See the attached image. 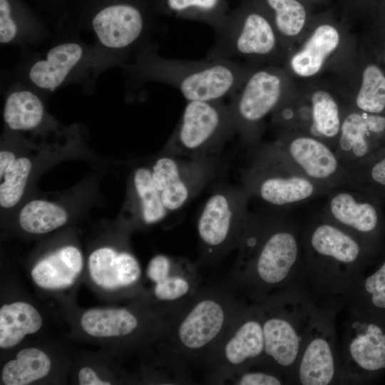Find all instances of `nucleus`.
Instances as JSON below:
<instances>
[{
	"instance_id": "nucleus-1",
	"label": "nucleus",
	"mask_w": 385,
	"mask_h": 385,
	"mask_svg": "<svg viewBox=\"0 0 385 385\" xmlns=\"http://www.w3.org/2000/svg\"><path fill=\"white\" fill-rule=\"evenodd\" d=\"M237 249L231 284L250 302L304 284L300 222L286 211L250 213Z\"/></svg>"
},
{
	"instance_id": "nucleus-2",
	"label": "nucleus",
	"mask_w": 385,
	"mask_h": 385,
	"mask_svg": "<svg viewBox=\"0 0 385 385\" xmlns=\"http://www.w3.org/2000/svg\"><path fill=\"white\" fill-rule=\"evenodd\" d=\"M304 282L315 304L341 311L350 288L380 253L319 211L300 222Z\"/></svg>"
},
{
	"instance_id": "nucleus-3",
	"label": "nucleus",
	"mask_w": 385,
	"mask_h": 385,
	"mask_svg": "<svg viewBox=\"0 0 385 385\" xmlns=\"http://www.w3.org/2000/svg\"><path fill=\"white\" fill-rule=\"evenodd\" d=\"M157 51L153 43L121 66L128 85L161 83L178 90L187 101H222L235 93L252 71L233 59L183 60Z\"/></svg>"
},
{
	"instance_id": "nucleus-4",
	"label": "nucleus",
	"mask_w": 385,
	"mask_h": 385,
	"mask_svg": "<svg viewBox=\"0 0 385 385\" xmlns=\"http://www.w3.org/2000/svg\"><path fill=\"white\" fill-rule=\"evenodd\" d=\"M244 302L231 284L202 287L169 314L163 337L166 346L187 362L203 364Z\"/></svg>"
},
{
	"instance_id": "nucleus-5",
	"label": "nucleus",
	"mask_w": 385,
	"mask_h": 385,
	"mask_svg": "<svg viewBox=\"0 0 385 385\" xmlns=\"http://www.w3.org/2000/svg\"><path fill=\"white\" fill-rule=\"evenodd\" d=\"M255 304L265 342V356L260 365L279 373L291 384L294 367L319 307L302 283L276 291Z\"/></svg>"
},
{
	"instance_id": "nucleus-6",
	"label": "nucleus",
	"mask_w": 385,
	"mask_h": 385,
	"mask_svg": "<svg viewBox=\"0 0 385 385\" xmlns=\"http://www.w3.org/2000/svg\"><path fill=\"white\" fill-rule=\"evenodd\" d=\"M101 74L93 45L77 32L63 31L43 51H22L8 77L47 95L71 84L93 90Z\"/></svg>"
},
{
	"instance_id": "nucleus-7",
	"label": "nucleus",
	"mask_w": 385,
	"mask_h": 385,
	"mask_svg": "<svg viewBox=\"0 0 385 385\" xmlns=\"http://www.w3.org/2000/svg\"><path fill=\"white\" fill-rule=\"evenodd\" d=\"M245 190L278 211L325 195L274 143L261 148L244 176Z\"/></svg>"
},
{
	"instance_id": "nucleus-8",
	"label": "nucleus",
	"mask_w": 385,
	"mask_h": 385,
	"mask_svg": "<svg viewBox=\"0 0 385 385\" xmlns=\"http://www.w3.org/2000/svg\"><path fill=\"white\" fill-rule=\"evenodd\" d=\"M344 309L340 384H364L385 371V319L352 307Z\"/></svg>"
},
{
	"instance_id": "nucleus-9",
	"label": "nucleus",
	"mask_w": 385,
	"mask_h": 385,
	"mask_svg": "<svg viewBox=\"0 0 385 385\" xmlns=\"http://www.w3.org/2000/svg\"><path fill=\"white\" fill-rule=\"evenodd\" d=\"M265 356L262 319L257 304L245 301L205 359L206 381L225 384L232 375L260 365Z\"/></svg>"
},
{
	"instance_id": "nucleus-10",
	"label": "nucleus",
	"mask_w": 385,
	"mask_h": 385,
	"mask_svg": "<svg viewBox=\"0 0 385 385\" xmlns=\"http://www.w3.org/2000/svg\"><path fill=\"white\" fill-rule=\"evenodd\" d=\"M235 130L230 108L222 101H188L168 148L174 155L207 159Z\"/></svg>"
},
{
	"instance_id": "nucleus-11",
	"label": "nucleus",
	"mask_w": 385,
	"mask_h": 385,
	"mask_svg": "<svg viewBox=\"0 0 385 385\" xmlns=\"http://www.w3.org/2000/svg\"><path fill=\"white\" fill-rule=\"evenodd\" d=\"M248 198L245 190H221L208 197L197 225L204 262L215 263L237 248L250 215Z\"/></svg>"
},
{
	"instance_id": "nucleus-12",
	"label": "nucleus",
	"mask_w": 385,
	"mask_h": 385,
	"mask_svg": "<svg viewBox=\"0 0 385 385\" xmlns=\"http://www.w3.org/2000/svg\"><path fill=\"white\" fill-rule=\"evenodd\" d=\"M383 205L373 195L346 183L327 194L321 212L334 223L381 252L385 235Z\"/></svg>"
},
{
	"instance_id": "nucleus-13",
	"label": "nucleus",
	"mask_w": 385,
	"mask_h": 385,
	"mask_svg": "<svg viewBox=\"0 0 385 385\" xmlns=\"http://www.w3.org/2000/svg\"><path fill=\"white\" fill-rule=\"evenodd\" d=\"M340 311L320 307L294 367L291 384H340L339 342L336 317Z\"/></svg>"
},
{
	"instance_id": "nucleus-14",
	"label": "nucleus",
	"mask_w": 385,
	"mask_h": 385,
	"mask_svg": "<svg viewBox=\"0 0 385 385\" xmlns=\"http://www.w3.org/2000/svg\"><path fill=\"white\" fill-rule=\"evenodd\" d=\"M274 144L325 195L346 183L347 169L324 140L308 133L287 131Z\"/></svg>"
},
{
	"instance_id": "nucleus-15",
	"label": "nucleus",
	"mask_w": 385,
	"mask_h": 385,
	"mask_svg": "<svg viewBox=\"0 0 385 385\" xmlns=\"http://www.w3.org/2000/svg\"><path fill=\"white\" fill-rule=\"evenodd\" d=\"M277 46L272 24L264 16L252 12L222 21L215 28V41L206 57H265L273 54Z\"/></svg>"
},
{
	"instance_id": "nucleus-16",
	"label": "nucleus",
	"mask_w": 385,
	"mask_h": 385,
	"mask_svg": "<svg viewBox=\"0 0 385 385\" xmlns=\"http://www.w3.org/2000/svg\"><path fill=\"white\" fill-rule=\"evenodd\" d=\"M238 90L228 106L235 130L250 140L255 138L261 121L281 103L283 81L274 69L254 70Z\"/></svg>"
},
{
	"instance_id": "nucleus-17",
	"label": "nucleus",
	"mask_w": 385,
	"mask_h": 385,
	"mask_svg": "<svg viewBox=\"0 0 385 385\" xmlns=\"http://www.w3.org/2000/svg\"><path fill=\"white\" fill-rule=\"evenodd\" d=\"M146 274L153 282L152 294L158 307L170 314L188 302L202 288L196 265L186 258L154 256Z\"/></svg>"
},
{
	"instance_id": "nucleus-18",
	"label": "nucleus",
	"mask_w": 385,
	"mask_h": 385,
	"mask_svg": "<svg viewBox=\"0 0 385 385\" xmlns=\"http://www.w3.org/2000/svg\"><path fill=\"white\" fill-rule=\"evenodd\" d=\"M210 173L207 159L185 160L175 155L159 158L151 168L153 183L168 212L184 206L203 187Z\"/></svg>"
},
{
	"instance_id": "nucleus-19",
	"label": "nucleus",
	"mask_w": 385,
	"mask_h": 385,
	"mask_svg": "<svg viewBox=\"0 0 385 385\" xmlns=\"http://www.w3.org/2000/svg\"><path fill=\"white\" fill-rule=\"evenodd\" d=\"M335 152L347 170L385 152V115L348 111L342 120Z\"/></svg>"
},
{
	"instance_id": "nucleus-20",
	"label": "nucleus",
	"mask_w": 385,
	"mask_h": 385,
	"mask_svg": "<svg viewBox=\"0 0 385 385\" xmlns=\"http://www.w3.org/2000/svg\"><path fill=\"white\" fill-rule=\"evenodd\" d=\"M3 118L6 126L15 131L33 130L45 120L43 95L16 79L8 78L4 83Z\"/></svg>"
},
{
	"instance_id": "nucleus-21",
	"label": "nucleus",
	"mask_w": 385,
	"mask_h": 385,
	"mask_svg": "<svg viewBox=\"0 0 385 385\" xmlns=\"http://www.w3.org/2000/svg\"><path fill=\"white\" fill-rule=\"evenodd\" d=\"M88 271L94 283L106 289L134 285L140 279V267L128 252H118L110 247H99L90 255Z\"/></svg>"
},
{
	"instance_id": "nucleus-22",
	"label": "nucleus",
	"mask_w": 385,
	"mask_h": 385,
	"mask_svg": "<svg viewBox=\"0 0 385 385\" xmlns=\"http://www.w3.org/2000/svg\"><path fill=\"white\" fill-rule=\"evenodd\" d=\"M83 268L78 248L63 246L41 259L31 270L33 281L46 289H63L74 283Z\"/></svg>"
},
{
	"instance_id": "nucleus-23",
	"label": "nucleus",
	"mask_w": 385,
	"mask_h": 385,
	"mask_svg": "<svg viewBox=\"0 0 385 385\" xmlns=\"http://www.w3.org/2000/svg\"><path fill=\"white\" fill-rule=\"evenodd\" d=\"M372 260L370 271L364 269L357 277L344 303L369 314L385 319V251L384 249ZM343 308V309H344Z\"/></svg>"
},
{
	"instance_id": "nucleus-24",
	"label": "nucleus",
	"mask_w": 385,
	"mask_h": 385,
	"mask_svg": "<svg viewBox=\"0 0 385 385\" xmlns=\"http://www.w3.org/2000/svg\"><path fill=\"white\" fill-rule=\"evenodd\" d=\"M339 41L340 36L336 28L329 24L318 26L302 49L292 57V70L302 77L314 76L337 48Z\"/></svg>"
},
{
	"instance_id": "nucleus-25",
	"label": "nucleus",
	"mask_w": 385,
	"mask_h": 385,
	"mask_svg": "<svg viewBox=\"0 0 385 385\" xmlns=\"http://www.w3.org/2000/svg\"><path fill=\"white\" fill-rule=\"evenodd\" d=\"M43 324L38 311L26 302L5 304L0 308V348L10 349L28 334L37 332Z\"/></svg>"
},
{
	"instance_id": "nucleus-26",
	"label": "nucleus",
	"mask_w": 385,
	"mask_h": 385,
	"mask_svg": "<svg viewBox=\"0 0 385 385\" xmlns=\"http://www.w3.org/2000/svg\"><path fill=\"white\" fill-rule=\"evenodd\" d=\"M51 369V361L46 352L25 348L4 365L1 380L5 385H27L46 376Z\"/></svg>"
},
{
	"instance_id": "nucleus-27",
	"label": "nucleus",
	"mask_w": 385,
	"mask_h": 385,
	"mask_svg": "<svg viewBox=\"0 0 385 385\" xmlns=\"http://www.w3.org/2000/svg\"><path fill=\"white\" fill-rule=\"evenodd\" d=\"M309 134L335 150L344 116L335 98L327 91L318 90L310 98Z\"/></svg>"
},
{
	"instance_id": "nucleus-28",
	"label": "nucleus",
	"mask_w": 385,
	"mask_h": 385,
	"mask_svg": "<svg viewBox=\"0 0 385 385\" xmlns=\"http://www.w3.org/2000/svg\"><path fill=\"white\" fill-rule=\"evenodd\" d=\"M68 215L59 205L43 200H34L26 204L19 216L20 227L31 234H44L66 223Z\"/></svg>"
},
{
	"instance_id": "nucleus-29",
	"label": "nucleus",
	"mask_w": 385,
	"mask_h": 385,
	"mask_svg": "<svg viewBox=\"0 0 385 385\" xmlns=\"http://www.w3.org/2000/svg\"><path fill=\"white\" fill-rule=\"evenodd\" d=\"M133 183L143 222L152 225L163 220L169 212L153 183L151 169L145 167L136 169Z\"/></svg>"
},
{
	"instance_id": "nucleus-30",
	"label": "nucleus",
	"mask_w": 385,
	"mask_h": 385,
	"mask_svg": "<svg viewBox=\"0 0 385 385\" xmlns=\"http://www.w3.org/2000/svg\"><path fill=\"white\" fill-rule=\"evenodd\" d=\"M355 106L362 112L385 115V74L377 65L369 64L363 70Z\"/></svg>"
},
{
	"instance_id": "nucleus-31",
	"label": "nucleus",
	"mask_w": 385,
	"mask_h": 385,
	"mask_svg": "<svg viewBox=\"0 0 385 385\" xmlns=\"http://www.w3.org/2000/svg\"><path fill=\"white\" fill-rule=\"evenodd\" d=\"M347 171L346 184L365 191L385 205V152Z\"/></svg>"
},
{
	"instance_id": "nucleus-32",
	"label": "nucleus",
	"mask_w": 385,
	"mask_h": 385,
	"mask_svg": "<svg viewBox=\"0 0 385 385\" xmlns=\"http://www.w3.org/2000/svg\"><path fill=\"white\" fill-rule=\"evenodd\" d=\"M31 167L28 158H16L0 177L3 178L0 185V205L2 207L11 208L21 200Z\"/></svg>"
},
{
	"instance_id": "nucleus-33",
	"label": "nucleus",
	"mask_w": 385,
	"mask_h": 385,
	"mask_svg": "<svg viewBox=\"0 0 385 385\" xmlns=\"http://www.w3.org/2000/svg\"><path fill=\"white\" fill-rule=\"evenodd\" d=\"M274 11L277 32L283 36L293 37L302 30L306 21V11L297 0H267Z\"/></svg>"
},
{
	"instance_id": "nucleus-34",
	"label": "nucleus",
	"mask_w": 385,
	"mask_h": 385,
	"mask_svg": "<svg viewBox=\"0 0 385 385\" xmlns=\"http://www.w3.org/2000/svg\"><path fill=\"white\" fill-rule=\"evenodd\" d=\"M230 376L225 384L236 385H281L288 384L279 373L261 365H257Z\"/></svg>"
},
{
	"instance_id": "nucleus-35",
	"label": "nucleus",
	"mask_w": 385,
	"mask_h": 385,
	"mask_svg": "<svg viewBox=\"0 0 385 385\" xmlns=\"http://www.w3.org/2000/svg\"><path fill=\"white\" fill-rule=\"evenodd\" d=\"M220 0H168L172 10L181 12L188 9H197L209 12L216 9Z\"/></svg>"
},
{
	"instance_id": "nucleus-36",
	"label": "nucleus",
	"mask_w": 385,
	"mask_h": 385,
	"mask_svg": "<svg viewBox=\"0 0 385 385\" xmlns=\"http://www.w3.org/2000/svg\"><path fill=\"white\" fill-rule=\"evenodd\" d=\"M78 381L81 385H110L111 382L106 380L89 366H83L78 373Z\"/></svg>"
},
{
	"instance_id": "nucleus-37",
	"label": "nucleus",
	"mask_w": 385,
	"mask_h": 385,
	"mask_svg": "<svg viewBox=\"0 0 385 385\" xmlns=\"http://www.w3.org/2000/svg\"><path fill=\"white\" fill-rule=\"evenodd\" d=\"M16 155L9 150H1L0 153V177L3 175L9 165L16 160Z\"/></svg>"
}]
</instances>
